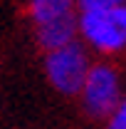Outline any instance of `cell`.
Returning <instances> with one entry per match:
<instances>
[{
	"label": "cell",
	"instance_id": "obj_1",
	"mask_svg": "<svg viewBox=\"0 0 126 129\" xmlns=\"http://www.w3.org/2000/svg\"><path fill=\"white\" fill-rule=\"evenodd\" d=\"M89 70H92V64H89V57H87V50L79 42L52 50L45 57L47 80L62 94H82V87L87 82Z\"/></svg>",
	"mask_w": 126,
	"mask_h": 129
},
{
	"label": "cell",
	"instance_id": "obj_2",
	"mask_svg": "<svg viewBox=\"0 0 126 129\" xmlns=\"http://www.w3.org/2000/svg\"><path fill=\"white\" fill-rule=\"evenodd\" d=\"M79 32L99 52L124 50L126 47V5L82 13L79 15Z\"/></svg>",
	"mask_w": 126,
	"mask_h": 129
},
{
	"label": "cell",
	"instance_id": "obj_3",
	"mask_svg": "<svg viewBox=\"0 0 126 129\" xmlns=\"http://www.w3.org/2000/svg\"><path fill=\"white\" fill-rule=\"evenodd\" d=\"M121 80L111 64H92L82 87V104L92 117H111L121 104Z\"/></svg>",
	"mask_w": 126,
	"mask_h": 129
},
{
	"label": "cell",
	"instance_id": "obj_4",
	"mask_svg": "<svg viewBox=\"0 0 126 129\" xmlns=\"http://www.w3.org/2000/svg\"><path fill=\"white\" fill-rule=\"evenodd\" d=\"M77 30H79L77 15L62 17V20H54V22H47V25H40L37 27V42H40V47L52 52V50H59V47H67V45L77 42L74 40Z\"/></svg>",
	"mask_w": 126,
	"mask_h": 129
},
{
	"label": "cell",
	"instance_id": "obj_5",
	"mask_svg": "<svg viewBox=\"0 0 126 129\" xmlns=\"http://www.w3.org/2000/svg\"><path fill=\"white\" fill-rule=\"evenodd\" d=\"M74 5L77 0H30V15L35 20V27H40L62 17H72Z\"/></svg>",
	"mask_w": 126,
	"mask_h": 129
},
{
	"label": "cell",
	"instance_id": "obj_6",
	"mask_svg": "<svg viewBox=\"0 0 126 129\" xmlns=\"http://www.w3.org/2000/svg\"><path fill=\"white\" fill-rule=\"evenodd\" d=\"M79 10L89 13V10H109V8H119L126 5V0H77Z\"/></svg>",
	"mask_w": 126,
	"mask_h": 129
},
{
	"label": "cell",
	"instance_id": "obj_7",
	"mask_svg": "<svg viewBox=\"0 0 126 129\" xmlns=\"http://www.w3.org/2000/svg\"><path fill=\"white\" fill-rule=\"evenodd\" d=\"M106 129H126V97H124V102L119 104V109L109 117Z\"/></svg>",
	"mask_w": 126,
	"mask_h": 129
}]
</instances>
